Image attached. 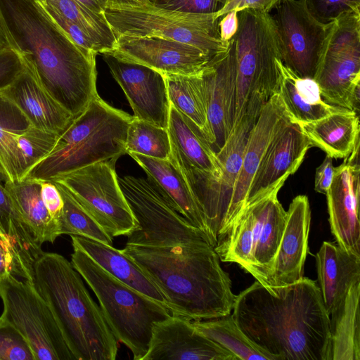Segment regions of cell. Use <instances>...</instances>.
<instances>
[{
	"mask_svg": "<svg viewBox=\"0 0 360 360\" xmlns=\"http://www.w3.org/2000/svg\"><path fill=\"white\" fill-rule=\"evenodd\" d=\"M231 315L275 360H331L330 319L317 283L303 277L271 293L257 281L236 296Z\"/></svg>",
	"mask_w": 360,
	"mask_h": 360,
	"instance_id": "6da1fadb",
	"label": "cell"
},
{
	"mask_svg": "<svg viewBox=\"0 0 360 360\" xmlns=\"http://www.w3.org/2000/svg\"><path fill=\"white\" fill-rule=\"evenodd\" d=\"M0 23L9 45L74 117L98 96L97 53L77 46L36 0H0Z\"/></svg>",
	"mask_w": 360,
	"mask_h": 360,
	"instance_id": "7a4b0ae2",
	"label": "cell"
},
{
	"mask_svg": "<svg viewBox=\"0 0 360 360\" xmlns=\"http://www.w3.org/2000/svg\"><path fill=\"white\" fill-rule=\"evenodd\" d=\"M122 250L156 285L172 314L196 321L231 313L236 295L212 243Z\"/></svg>",
	"mask_w": 360,
	"mask_h": 360,
	"instance_id": "3957f363",
	"label": "cell"
},
{
	"mask_svg": "<svg viewBox=\"0 0 360 360\" xmlns=\"http://www.w3.org/2000/svg\"><path fill=\"white\" fill-rule=\"evenodd\" d=\"M34 284L75 360L116 359L118 341L70 261L60 254L43 252L34 263Z\"/></svg>",
	"mask_w": 360,
	"mask_h": 360,
	"instance_id": "277c9868",
	"label": "cell"
},
{
	"mask_svg": "<svg viewBox=\"0 0 360 360\" xmlns=\"http://www.w3.org/2000/svg\"><path fill=\"white\" fill-rule=\"evenodd\" d=\"M134 116L108 104L99 95L59 135L51 153L25 179L52 181L88 165L126 153Z\"/></svg>",
	"mask_w": 360,
	"mask_h": 360,
	"instance_id": "5b68a950",
	"label": "cell"
},
{
	"mask_svg": "<svg viewBox=\"0 0 360 360\" xmlns=\"http://www.w3.org/2000/svg\"><path fill=\"white\" fill-rule=\"evenodd\" d=\"M71 264L97 297L105 321L134 360L147 354L153 325L172 315L162 304L119 281L82 250L73 248Z\"/></svg>",
	"mask_w": 360,
	"mask_h": 360,
	"instance_id": "8992f818",
	"label": "cell"
},
{
	"mask_svg": "<svg viewBox=\"0 0 360 360\" xmlns=\"http://www.w3.org/2000/svg\"><path fill=\"white\" fill-rule=\"evenodd\" d=\"M278 191L248 204L214 247L220 261L238 264L272 294L274 260L286 219Z\"/></svg>",
	"mask_w": 360,
	"mask_h": 360,
	"instance_id": "52a82bcc",
	"label": "cell"
},
{
	"mask_svg": "<svg viewBox=\"0 0 360 360\" xmlns=\"http://www.w3.org/2000/svg\"><path fill=\"white\" fill-rule=\"evenodd\" d=\"M238 29L233 37L236 56L234 123L255 97L267 101L278 93L281 47L273 16L247 8L238 13Z\"/></svg>",
	"mask_w": 360,
	"mask_h": 360,
	"instance_id": "ba28073f",
	"label": "cell"
},
{
	"mask_svg": "<svg viewBox=\"0 0 360 360\" xmlns=\"http://www.w3.org/2000/svg\"><path fill=\"white\" fill-rule=\"evenodd\" d=\"M104 16L115 37H155L193 45L211 57L226 51L219 21L213 13H193L157 6L151 2L124 4L109 0ZM230 42V41H229Z\"/></svg>",
	"mask_w": 360,
	"mask_h": 360,
	"instance_id": "9c48e42d",
	"label": "cell"
},
{
	"mask_svg": "<svg viewBox=\"0 0 360 360\" xmlns=\"http://www.w3.org/2000/svg\"><path fill=\"white\" fill-rule=\"evenodd\" d=\"M117 179L137 222V228L127 236L126 245L167 247L209 241L214 246L205 232L174 209L148 177L126 175Z\"/></svg>",
	"mask_w": 360,
	"mask_h": 360,
	"instance_id": "30bf717a",
	"label": "cell"
},
{
	"mask_svg": "<svg viewBox=\"0 0 360 360\" xmlns=\"http://www.w3.org/2000/svg\"><path fill=\"white\" fill-rule=\"evenodd\" d=\"M328 103L359 110L360 11L328 23L313 78Z\"/></svg>",
	"mask_w": 360,
	"mask_h": 360,
	"instance_id": "8fae6325",
	"label": "cell"
},
{
	"mask_svg": "<svg viewBox=\"0 0 360 360\" xmlns=\"http://www.w3.org/2000/svg\"><path fill=\"white\" fill-rule=\"evenodd\" d=\"M265 101H250L245 113L236 122L223 146L216 153L221 173L215 181L186 179L203 213L209 235L214 245L226 231L231 198L238 176L246 144Z\"/></svg>",
	"mask_w": 360,
	"mask_h": 360,
	"instance_id": "7c38bea8",
	"label": "cell"
},
{
	"mask_svg": "<svg viewBox=\"0 0 360 360\" xmlns=\"http://www.w3.org/2000/svg\"><path fill=\"white\" fill-rule=\"evenodd\" d=\"M117 159L101 161L52 180L63 186L112 238L127 236L137 228L118 182Z\"/></svg>",
	"mask_w": 360,
	"mask_h": 360,
	"instance_id": "4fadbf2b",
	"label": "cell"
},
{
	"mask_svg": "<svg viewBox=\"0 0 360 360\" xmlns=\"http://www.w3.org/2000/svg\"><path fill=\"white\" fill-rule=\"evenodd\" d=\"M1 316L29 343L35 360H75L49 306L34 285L11 276L0 285Z\"/></svg>",
	"mask_w": 360,
	"mask_h": 360,
	"instance_id": "5bb4252c",
	"label": "cell"
},
{
	"mask_svg": "<svg viewBox=\"0 0 360 360\" xmlns=\"http://www.w3.org/2000/svg\"><path fill=\"white\" fill-rule=\"evenodd\" d=\"M276 9L281 62L297 75L313 79L328 23L317 20L304 0H283Z\"/></svg>",
	"mask_w": 360,
	"mask_h": 360,
	"instance_id": "9a60e30c",
	"label": "cell"
},
{
	"mask_svg": "<svg viewBox=\"0 0 360 360\" xmlns=\"http://www.w3.org/2000/svg\"><path fill=\"white\" fill-rule=\"evenodd\" d=\"M129 63L150 68L163 75H195L211 57L191 44L155 37H116L113 46L102 53Z\"/></svg>",
	"mask_w": 360,
	"mask_h": 360,
	"instance_id": "2e32d148",
	"label": "cell"
},
{
	"mask_svg": "<svg viewBox=\"0 0 360 360\" xmlns=\"http://www.w3.org/2000/svg\"><path fill=\"white\" fill-rule=\"evenodd\" d=\"M312 147L298 123L290 117L274 133L250 184L246 205L274 190H280ZM245 205V206H246Z\"/></svg>",
	"mask_w": 360,
	"mask_h": 360,
	"instance_id": "e0dca14e",
	"label": "cell"
},
{
	"mask_svg": "<svg viewBox=\"0 0 360 360\" xmlns=\"http://www.w3.org/2000/svg\"><path fill=\"white\" fill-rule=\"evenodd\" d=\"M102 55L112 76L122 89L134 117L167 129L170 103L165 75L143 65Z\"/></svg>",
	"mask_w": 360,
	"mask_h": 360,
	"instance_id": "ac0fdd59",
	"label": "cell"
},
{
	"mask_svg": "<svg viewBox=\"0 0 360 360\" xmlns=\"http://www.w3.org/2000/svg\"><path fill=\"white\" fill-rule=\"evenodd\" d=\"M359 142L352 153L335 167L333 181L326 193L329 223L338 245L360 256Z\"/></svg>",
	"mask_w": 360,
	"mask_h": 360,
	"instance_id": "d6986e66",
	"label": "cell"
},
{
	"mask_svg": "<svg viewBox=\"0 0 360 360\" xmlns=\"http://www.w3.org/2000/svg\"><path fill=\"white\" fill-rule=\"evenodd\" d=\"M238 360L231 352L193 326L192 321L172 314L153 327L143 360Z\"/></svg>",
	"mask_w": 360,
	"mask_h": 360,
	"instance_id": "ffe728a7",
	"label": "cell"
},
{
	"mask_svg": "<svg viewBox=\"0 0 360 360\" xmlns=\"http://www.w3.org/2000/svg\"><path fill=\"white\" fill-rule=\"evenodd\" d=\"M236 73V45L232 38L228 49L212 58L201 72L216 153L224 143L234 123Z\"/></svg>",
	"mask_w": 360,
	"mask_h": 360,
	"instance_id": "44dd1931",
	"label": "cell"
},
{
	"mask_svg": "<svg viewBox=\"0 0 360 360\" xmlns=\"http://www.w3.org/2000/svg\"><path fill=\"white\" fill-rule=\"evenodd\" d=\"M290 117L278 93L272 95L262 105L250 131L241 167L232 193L226 233L246 205L250 184L270 139L281 124Z\"/></svg>",
	"mask_w": 360,
	"mask_h": 360,
	"instance_id": "7402d4cb",
	"label": "cell"
},
{
	"mask_svg": "<svg viewBox=\"0 0 360 360\" xmlns=\"http://www.w3.org/2000/svg\"><path fill=\"white\" fill-rule=\"evenodd\" d=\"M310 222L307 196H296L286 211L285 227L274 260V294L276 288L294 283L304 277Z\"/></svg>",
	"mask_w": 360,
	"mask_h": 360,
	"instance_id": "603a6c76",
	"label": "cell"
},
{
	"mask_svg": "<svg viewBox=\"0 0 360 360\" xmlns=\"http://www.w3.org/2000/svg\"><path fill=\"white\" fill-rule=\"evenodd\" d=\"M316 261L317 284L330 323L342 309L351 285L360 281V256L337 243L324 241Z\"/></svg>",
	"mask_w": 360,
	"mask_h": 360,
	"instance_id": "cb8c5ba5",
	"label": "cell"
},
{
	"mask_svg": "<svg viewBox=\"0 0 360 360\" xmlns=\"http://www.w3.org/2000/svg\"><path fill=\"white\" fill-rule=\"evenodd\" d=\"M1 94L20 109L32 126L42 130L60 134L75 118L46 91L27 63Z\"/></svg>",
	"mask_w": 360,
	"mask_h": 360,
	"instance_id": "d4e9b609",
	"label": "cell"
},
{
	"mask_svg": "<svg viewBox=\"0 0 360 360\" xmlns=\"http://www.w3.org/2000/svg\"><path fill=\"white\" fill-rule=\"evenodd\" d=\"M167 131L172 152L195 169L190 171V177L207 182L218 179L221 168L216 152L200 129L171 104Z\"/></svg>",
	"mask_w": 360,
	"mask_h": 360,
	"instance_id": "484cf974",
	"label": "cell"
},
{
	"mask_svg": "<svg viewBox=\"0 0 360 360\" xmlns=\"http://www.w3.org/2000/svg\"><path fill=\"white\" fill-rule=\"evenodd\" d=\"M129 155L159 188L174 209L210 238L200 205L188 181L171 158L162 160L136 153Z\"/></svg>",
	"mask_w": 360,
	"mask_h": 360,
	"instance_id": "4316f807",
	"label": "cell"
},
{
	"mask_svg": "<svg viewBox=\"0 0 360 360\" xmlns=\"http://www.w3.org/2000/svg\"><path fill=\"white\" fill-rule=\"evenodd\" d=\"M60 134L31 126L22 133H9L0 144V177L21 181L53 150Z\"/></svg>",
	"mask_w": 360,
	"mask_h": 360,
	"instance_id": "83f0119b",
	"label": "cell"
},
{
	"mask_svg": "<svg viewBox=\"0 0 360 360\" xmlns=\"http://www.w3.org/2000/svg\"><path fill=\"white\" fill-rule=\"evenodd\" d=\"M277 65L279 71L278 94L294 122L298 124L314 122L343 108L326 103L314 79L297 75L281 60Z\"/></svg>",
	"mask_w": 360,
	"mask_h": 360,
	"instance_id": "f1b7e54d",
	"label": "cell"
},
{
	"mask_svg": "<svg viewBox=\"0 0 360 360\" xmlns=\"http://www.w3.org/2000/svg\"><path fill=\"white\" fill-rule=\"evenodd\" d=\"M70 236L72 248L84 251L119 281L168 308L165 297L156 285L122 250L82 236Z\"/></svg>",
	"mask_w": 360,
	"mask_h": 360,
	"instance_id": "f546056e",
	"label": "cell"
},
{
	"mask_svg": "<svg viewBox=\"0 0 360 360\" xmlns=\"http://www.w3.org/2000/svg\"><path fill=\"white\" fill-rule=\"evenodd\" d=\"M313 146L332 158H345L359 142L358 114L342 108L320 120L299 124Z\"/></svg>",
	"mask_w": 360,
	"mask_h": 360,
	"instance_id": "4dcf8cb0",
	"label": "cell"
},
{
	"mask_svg": "<svg viewBox=\"0 0 360 360\" xmlns=\"http://www.w3.org/2000/svg\"><path fill=\"white\" fill-rule=\"evenodd\" d=\"M4 187L40 245L46 242L53 243L61 236L59 226L51 218L43 202L39 181L27 178L21 181H5Z\"/></svg>",
	"mask_w": 360,
	"mask_h": 360,
	"instance_id": "1f68e13d",
	"label": "cell"
},
{
	"mask_svg": "<svg viewBox=\"0 0 360 360\" xmlns=\"http://www.w3.org/2000/svg\"><path fill=\"white\" fill-rule=\"evenodd\" d=\"M0 230L10 241L21 279L34 282V266L43 252L31 231L15 209L0 177Z\"/></svg>",
	"mask_w": 360,
	"mask_h": 360,
	"instance_id": "d6a6232c",
	"label": "cell"
},
{
	"mask_svg": "<svg viewBox=\"0 0 360 360\" xmlns=\"http://www.w3.org/2000/svg\"><path fill=\"white\" fill-rule=\"evenodd\" d=\"M201 72L195 75H164L170 104L200 129L213 148L214 139L208 122L207 101Z\"/></svg>",
	"mask_w": 360,
	"mask_h": 360,
	"instance_id": "836d02e7",
	"label": "cell"
},
{
	"mask_svg": "<svg viewBox=\"0 0 360 360\" xmlns=\"http://www.w3.org/2000/svg\"><path fill=\"white\" fill-rule=\"evenodd\" d=\"M360 281L349 288L344 305L330 322L331 360H360Z\"/></svg>",
	"mask_w": 360,
	"mask_h": 360,
	"instance_id": "e575fe53",
	"label": "cell"
},
{
	"mask_svg": "<svg viewBox=\"0 0 360 360\" xmlns=\"http://www.w3.org/2000/svg\"><path fill=\"white\" fill-rule=\"evenodd\" d=\"M192 323L198 331L231 352L238 360H275L245 335L231 313L212 319L192 321Z\"/></svg>",
	"mask_w": 360,
	"mask_h": 360,
	"instance_id": "d590c367",
	"label": "cell"
},
{
	"mask_svg": "<svg viewBox=\"0 0 360 360\" xmlns=\"http://www.w3.org/2000/svg\"><path fill=\"white\" fill-rule=\"evenodd\" d=\"M78 25L96 44L99 53L110 49L116 37L104 14L96 13L75 0H42Z\"/></svg>",
	"mask_w": 360,
	"mask_h": 360,
	"instance_id": "8d00e7d4",
	"label": "cell"
},
{
	"mask_svg": "<svg viewBox=\"0 0 360 360\" xmlns=\"http://www.w3.org/2000/svg\"><path fill=\"white\" fill-rule=\"evenodd\" d=\"M126 153L169 159L172 154V146L167 129L134 117L127 129Z\"/></svg>",
	"mask_w": 360,
	"mask_h": 360,
	"instance_id": "74e56055",
	"label": "cell"
},
{
	"mask_svg": "<svg viewBox=\"0 0 360 360\" xmlns=\"http://www.w3.org/2000/svg\"><path fill=\"white\" fill-rule=\"evenodd\" d=\"M63 200L60 221L61 235L78 236L112 245V238L90 216L61 184L53 181Z\"/></svg>",
	"mask_w": 360,
	"mask_h": 360,
	"instance_id": "f35d334b",
	"label": "cell"
},
{
	"mask_svg": "<svg viewBox=\"0 0 360 360\" xmlns=\"http://www.w3.org/2000/svg\"><path fill=\"white\" fill-rule=\"evenodd\" d=\"M0 360H35L31 347L24 336L1 316Z\"/></svg>",
	"mask_w": 360,
	"mask_h": 360,
	"instance_id": "ab89813d",
	"label": "cell"
},
{
	"mask_svg": "<svg viewBox=\"0 0 360 360\" xmlns=\"http://www.w3.org/2000/svg\"><path fill=\"white\" fill-rule=\"evenodd\" d=\"M309 13L319 22L328 24L340 15L360 11V0H304Z\"/></svg>",
	"mask_w": 360,
	"mask_h": 360,
	"instance_id": "60d3db41",
	"label": "cell"
},
{
	"mask_svg": "<svg viewBox=\"0 0 360 360\" xmlns=\"http://www.w3.org/2000/svg\"><path fill=\"white\" fill-rule=\"evenodd\" d=\"M44 12L79 47L99 53V49L91 37L76 23L60 14L51 4L42 0H36Z\"/></svg>",
	"mask_w": 360,
	"mask_h": 360,
	"instance_id": "b9f144b4",
	"label": "cell"
},
{
	"mask_svg": "<svg viewBox=\"0 0 360 360\" xmlns=\"http://www.w3.org/2000/svg\"><path fill=\"white\" fill-rule=\"evenodd\" d=\"M31 126L20 109L0 93V143L8 133H22Z\"/></svg>",
	"mask_w": 360,
	"mask_h": 360,
	"instance_id": "7bdbcfd3",
	"label": "cell"
},
{
	"mask_svg": "<svg viewBox=\"0 0 360 360\" xmlns=\"http://www.w3.org/2000/svg\"><path fill=\"white\" fill-rule=\"evenodd\" d=\"M26 66L23 56L12 46L0 50V93L15 80Z\"/></svg>",
	"mask_w": 360,
	"mask_h": 360,
	"instance_id": "ee69618b",
	"label": "cell"
},
{
	"mask_svg": "<svg viewBox=\"0 0 360 360\" xmlns=\"http://www.w3.org/2000/svg\"><path fill=\"white\" fill-rule=\"evenodd\" d=\"M154 5L193 13H217L228 0H149Z\"/></svg>",
	"mask_w": 360,
	"mask_h": 360,
	"instance_id": "f6af8a7d",
	"label": "cell"
},
{
	"mask_svg": "<svg viewBox=\"0 0 360 360\" xmlns=\"http://www.w3.org/2000/svg\"><path fill=\"white\" fill-rule=\"evenodd\" d=\"M41 186V196L43 202L51 218L60 228L63 200L56 184L52 181H39Z\"/></svg>",
	"mask_w": 360,
	"mask_h": 360,
	"instance_id": "bcb514c9",
	"label": "cell"
},
{
	"mask_svg": "<svg viewBox=\"0 0 360 360\" xmlns=\"http://www.w3.org/2000/svg\"><path fill=\"white\" fill-rule=\"evenodd\" d=\"M11 276L20 279L13 247L0 230V285Z\"/></svg>",
	"mask_w": 360,
	"mask_h": 360,
	"instance_id": "7dc6e473",
	"label": "cell"
},
{
	"mask_svg": "<svg viewBox=\"0 0 360 360\" xmlns=\"http://www.w3.org/2000/svg\"><path fill=\"white\" fill-rule=\"evenodd\" d=\"M283 0H228L223 8L216 13V17L220 18L226 13L236 10L238 12L247 9H254L269 13L276 8Z\"/></svg>",
	"mask_w": 360,
	"mask_h": 360,
	"instance_id": "c3c4849f",
	"label": "cell"
},
{
	"mask_svg": "<svg viewBox=\"0 0 360 360\" xmlns=\"http://www.w3.org/2000/svg\"><path fill=\"white\" fill-rule=\"evenodd\" d=\"M333 158L326 155L323 162L316 168L314 179V190L322 194H326L335 174Z\"/></svg>",
	"mask_w": 360,
	"mask_h": 360,
	"instance_id": "681fc988",
	"label": "cell"
},
{
	"mask_svg": "<svg viewBox=\"0 0 360 360\" xmlns=\"http://www.w3.org/2000/svg\"><path fill=\"white\" fill-rule=\"evenodd\" d=\"M238 12L232 10L222 15L219 21V30L221 40L228 44L236 35L238 29Z\"/></svg>",
	"mask_w": 360,
	"mask_h": 360,
	"instance_id": "f907efd6",
	"label": "cell"
},
{
	"mask_svg": "<svg viewBox=\"0 0 360 360\" xmlns=\"http://www.w3.org/2000/svg\"><path fill=\"white\" fill-rule=\"evenodd\" d=\"M82 5L86 6L91 11L99 13L104 14L105 8L109 0H75Z\"/></svg>",
	"mask_w": 360,
	"mask_h": 360,
	"instance_id": "816d5d0a",
	"label": "cell"
},
{
	"mask_svg": "<svg viewBox=\"0 0 360 360\" xmlns=\"http://www.w3.org/2000/svg\"><path fill=\"white\" fill-rule=\"evenodd\" d=\"M10 46L8 39L0 23V50Z\"/></svg>",
	"mask_w": 360,
	"mask_h": 360,
	"instance_id": "f5cc1de1",
	"label": "cell"
},
{
	"mask_svg": "<svg viewBox=\"0 0 360 360\" xmlns=\"http://www.w3.org/2000/svg\"><path fill=\"white\" fill-rule=\"evenodd\" d=\"M118 3L124 4H146L149 2V0H111Z\"/></svg>",
	"mask_w": 360,
	"mask_h": 360,
	"instance_id": "db71d44e",
	"label": "cell"
}]
</instances>
